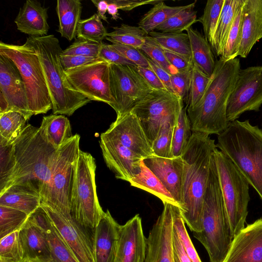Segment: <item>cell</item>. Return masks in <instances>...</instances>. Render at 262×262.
I'll list each match as a JSON object with an SVG mask.
<instances>
[{
  "instance_id": "29",
  "label": "cell",
  "mask_w": 262,
  "mask_h": 262,
  "mask_svg": "<svg viewBox=\"0 0 262 262\" xmlns=\"http://www.w3.org/2000/svg\"><path fill=\"white\" fill-rule=\"evenodd\" d=\"M42 202L37 193L16 186H11L0 193V205L21 211L29 216L35 212Z\"/></svg>"
},
{
  "instance_id": "55",
  "label": "cell",
  "mask_w": 262,
  "mask_h": 262,
  "mask_svg": "<svg viewBox=\"0 0 262 262\" xmlns=\"http://www.w3.org/2000/svg\"><path fill=\"white\" fill-rule=\"evenodd\" d=\"M164 52L169 62L178 72H183L193 67V62L185 57L166 50Z\"/></svg>"
},
{
  "instance_id": "38",
  "label": "cell",
  "mask_w": 262,
  "mask_h": 262,
  "mask_svg": "<svg viewBox=\"0 0 262 262\" xmlns=\"http://www.w3.org/2000/svg\"><path fill=\"white\" fill-rule=\"evenodd\" d=\"M114 30L107 33L105 39L111 43H118L140 49L146 36L148 35L139 27L122 24L113 27Z\"/></svg>"
},
{
  "instance_id": "37",
  "label": "cell",
  "mask_w": 262,
  "mask_h": 262,
  "mask_svg": "<svg viewBox=\"0 0 262 262\" xmlns=\"http://www.w3.org/2000/svg\"><path fill=\"white\" fill-rule=\"evenodd\" d=\"M192 135V131L187 109L183 106L181 109L174 128L170 158L178 157L182 155Z\"/></svg>"
},
{
  "instance_id": "14",
  "label": "cell",
  "mask_w": 262,
  "mask_h": 262,
  "mask_svg": "<svg viewBox=\"0 0 262 262\" xmlns=\"http://www.w3.org/2000/svg\"><path fill=\"white\" fill-rule=\"evenodd\" d=\"M262 104V66L240 69L227 103V121H234L246 111H258Z\"/></svg>"
},
{
  "instance_id": "43",
  "label": "cell",
  "mask_w": 262,
  "mask_h": 262,
  "mask_svg": "<svg viewBox=\"0 0 262 262\" xmlns=\"http://www.w3.org/2000/svg\"><path fill=\"white\" fill-rule=\"evenodd\" d=\"M172 230L179 237L187 256L192 262H202L186 230L185 222L177 206L170 204Z\"/></svg>"
},
{
  "instance_id": "58",
  "label": "cell",
  "mask_w": 262,
  "mask_h": 262,
  "mask_svg": "<svg viewBox=\"0 0 262 262\" xmlns=\"http://www.w3.org/2000/svg\"><path fill=\"white\" fill-rule=\"evenodd\" d=\"M147 60L150 67L155 72L166 90L171 93H174L171 86L170 74L149 58L147 57Z\"/></svg>"
},
{
  "instance_id": "25",
  "label": "cell",
  "mask_w": 262,
  "mask_h": 262,
  "mask_svg": "<svg viewBox=\"0 0 262 262\" xmlns=\"http://www.w3.org/2000/svg\"><path fill=\"white\" fill-rule=\"evenodd\" d=\"M262 38V0H245L242 12V39L237 56L246 58Z\"/></svg>"
},
{
  "instance_id": "60",
  "label": "cell",
  "mask_w": 262,
  "mask_h": 262,
  "mask_svg": "<svg viewBox=\"0 0 262 262\" xmlns=\"http://www.w3.org/2000/svg\"><path fill=\"white\" fill-rule=\"evenodd\" d=\"M91 2L96 7L97 9V14L99 17L101 19L108 22L107 18L105 15L108 5L107 0H92Z\"/></svg>"
},
{
  "instance_id": "52",
  "label": "cell",
  "mask_w": 262,
  "mask_h": 262,
  "mask_svg": "<svg viewBox=\"0 0 262 262\" xmlns=\"http://www.w3.org/2000/svg\"><path fill=\"white\" fill-rule=\"evenodd\" d=\"M111 45L124 57L134 62L137 67H149L147 57L139 49L131 46L115 42L112 43Z\"/></svg>"
},
{
  "instance_id": "47",
  "label": "cell",
  "mask_w": 262,
  "mask_h": 262,
  "mask_svg": "<svg viewBox=\"0 0 262 262\" xmlns=\"http://www.w3.org/2000/svg\"><path fill=\"white\" fill-rule=\"evenodd\" d=\"M224 0L207 1L202 16L199 21L202 23L204 36L210 44L219 19Z\"/></svg>"
},
{
  "instance_id": "32",
  "label": "cell",
  "mask_w": 262,
  "mask_h": 262,
  "mask_svg": "<svg viewBox=\"0 0 262 262\" xmlns=\"http://www.w3.org/2000/svg\"><path fill=\"white\" fill-rule=\"evenodd\" d=\"M40 128L49 142L56 149L73 136L70 121L62 115L52 114L43 117Z\"/></svg>"
},
{
  "instance_id": "2",
  "label": "cell",
  "mask_w": 262,
  "mask_h": 262,
  "mask_svg": "<svg viewBox=\"0 0 262 262\" xmlns=\"http://www.w3.org/2000/svg\"><path fill=\"white\" fill-rule=\"evenodd\" d=\"M13 145L16 166L8 188L16 186L31 190L39 194L42 200L58 149L49 142L40 127L30 124Z\"/></svg>"
},
{
  "instance_id": "63",
  "label": "cell",
  "mask_w": 262,
  "mask_h": 262,
  "mask_svg": "<svg viewBox=\"0 0 262 262\" xmlns=\"http://www.w3.org/2000/svg\"><path fill=\"white\" fill-rule=\"evenodd\" d=\"M22 262H31V261H28V260H24V261H22Z\"/></svg>"
},
{
  "instance_id": "10",
  "label": "cell",
  "mask_w": 262,
  "mask_h": 262,
  "mask_svg": "<svg viewBox=\"0 0 262 262\" xmlns=\"http://www.w3.org/2000/svg\"><path fill=\"white\" fill-rule=\"evenodd\" d=\"M80 136L75 134L58 149L44 203L68 218H72L70 201L75 164L79 151Z\"/></svg>"
},
{
  "instance_id": "53",
  "label": "cell",
  "mask_w": 262,
  "mask_h": 262,
  "mask_svg": "<svg viewBox=\"0 0 262 262\" xmlns=\"http://www.w3.org/2000/svg\"><path fill=\"white\" fill-rule=\"evenodd\" d=\"M98 57L110 64L137 66L134 62L124 57L111 44L102 42Z\"/></svg>"
},
{
  "instance_id": "19",
  "label": "cell",
  "mask_w": 262,
  "mask_h": 262,
  "mask_svg": "<svg viewBox=\"0 0 262 262\" xmlns=\"http://www.w3.org/2000/svg\"><path fill=\"white\" fill-rule=\"evenodd\" d=\"M0 91L8 100L11 111L22 114L28 120L33 115L30 111L26 88L15 64L0 54Z\"/></svg>"
},
{
  "instance_id": "23",
  "label": "cell",
  "mask_w": 262,
  "mask_h": 262,
  "mask_svg": "<svg viewBox=\"0 0 262 262\" xmlns=\"http://www.w3.org/2000/svg\"><path fill=\"white\" fill-rule=\"evenodd\" d=\"M119 225L108 210L104 212L91 237L95 262H115Z\"/></svg>"
},
{
  "instance_id": "40",
  "label": "cell",
  "mask_w": 262,
  "mask_h": 262,
  "mask_svg": "<svg viewBox=\"0 0 262 262\" xmlns=\"http://www.w3.org/2000/svg\"><path fill=\"white\" fill-rule=\"evenodd\" d=\"M16 166L13 144H8L0 139V193L9 186Z\"/></svg>"
},
{
  "instance_id": "28",
  "label": "cell",
  "mask_w": 262,
  "mask_h": 262,
  "mask_svg": "<svg viewBox=\"0 0 262 262\" xmlns=\"http://www.w3.org/2000/svg\"><path fill=\"white\" fill-rule=\"evenodd\" d=\"M82 9V6L79 0L57 1L56 10L59 19L57 31L69 41H72L77 37Z\"/></svg>"
},
{
  "instance_id": "1",
  "label": "cell",
  "mask_w": 262,
  "mask_h": 262,
  "mask_svg": "<svg viewBox=\"0 0 262 262\" xmlns=\"http://www.w3.org/2000/svg\"><path fill=\"white\" fill-rule=\"evenodd\" d=\"M216 148L209 135L192 132L182 153L183 178L181 213L193 232L201 231V216L209 178L211 159Z\"/></svg>"
},
{
  "instance_id": "59",
  "label": "cell",
  "mask_w": 262,
  "mask_h": 262,
  "mask_svg": "<svg viewBox=\"0 0 262 262\" xmlns=\"http://www.w3.org/2000/svg\"><path fill=\"white\" fill-rule=\"evenodd\" d=\"M113 1L117 6L118 9L127 11L142 5L147 4L155 5L163 1L113 0Z\"/></svg>"
},
{
  "instance_id": "5",
  "label": "cell",
  "mask_w": 262,
  "mask_h": 262,
  "mask_svg": "<svg viewBox=\"0 0 262 262\" xmlns=\"http://www.w3.org/2000/svg\"><path fill=\"white\" fill-rule=\"evenodd\" d=\"M219 148L235 164L262 200V130L236 120L217 136Z\"/></svg>"
},
{
  "instance_id": "54",
  "label": "cell",
  "mask_w": 262,
  "mask_h": 262,
  "mask_svg": "<svg viewBox=\"0 0 262 262\" xmlns=\"http://www.w3.org/2000/svg\"><path fill=\"white\" fill-rule=\"evenodd\" d=\"M60 59L64 71L101 60L99 57H90L77 55H60Z\"/></svg>"
},
{
  "instance_id": "48",
  "label": "cell",
  "mask_w": 262,
  "mask_h": 262,
  "mask_svg": "<svg viewBox=\"0 0 262 262\" xmlns=\"http://www.w3.org/2000/svg\"><path fill=\"white\" fill-rule=\"evenodd\" d=\"M146 56L157 63L169 74H176L178 71L168 61L164 50L152 37L147 35L144 43L140 48Z\"/></svg>"
},
{
  "instance_id": "49",
  "label": "cell",
  "mask_w": 262,
  "mask_h": 262,
  "mask_svg": "<svg viewBox=\"0 0 262 262\" xmlns=\"http://www.w3.org/2000/svg\"><path fill=\"white\" fill-rule=\"evenodd\" d=\"M210 80V77L205 74L193 64L191 88L186 109L193 107L204 95Z\"/></svg>"
},
{
  "instance_id": "3",
  "label": "cell",
  "mask_w": 262,
  "mask_h": 262,
  "mask_svg": "<svg viewBox=\"0 0 262 262\" xmlns=\"http://www.w3.org/2000/svg\"><path fill=\"white\" fill-rule=\"evenodd\" d=\"M241 69L239 59L216 60L207 88L200 101L187 109L192 132L209 135L223 132L228 126L227 103Z\"/></svg>"
},
{
  "instance_id": "16",
  "label": "cell",
  "mask_w": 262,
  "mask_h": 262,
  "mask_svg": "<svg viewBox=\"0 0 262 262\" xmlns=\"http://www.w3.org/2000/svg\"><path fill=\"white\" fill-rule=\"evenodd\" d=\"M56 228L79 262H95L93 244L86 229L73 218H68L41 203Z\"/></svg>"
},
{
  "instance_id": "30",
  "label": "cell",
  "mask_w": 262,
  "mask_h": 262,
  "mask_svg": "<svg viewBox=\"0 0 262 262\" xmlns=\"http://www.w3.org/2000/svg\"><path fill=\"white\" fill-rule=\"evenodd\" d=\"M186 31L190 40L193 63L207 76L211 77L216 61L210 44L196 29L190 27Z\"/></svg>"
},
{
  "instance_id": "56",
  "label": "cell",
  "mask_w": 262,
  "mask_h": 262,
  "mask_svg": "<svg viewBox=\"0 0 262 262\" xmlns=\"http://www.w3.org/2000/svg\"><path fill=\"white\" fill-rule=\"evenodd\" d=\"M137 68L141 75L154 90H167L163 83L150 66L148 68L137 66Z\"/></svg>"
},
{
  "instance_id": "45",
  "label": "cell",
  "mask_w": 262,
  "mask_h": 262,
  "mask_svg": "<svg viewBox=\"0 0 262 262\" xmlns=\"http://www.w3.org/2000/svg\"><path fill=\"white\" fill-rule=\"evenodd\" d=\"M245 2L239 7L224 47L220 57L230 60L237 58L242 39V12Z\"/></svg>"
},
{
  "instance_id": "39",
  "label": "cell",
  "mask_w": 262,
  "mask_h": 262,
  "mask_svg": "<svg viewBox=\"0 0 262 262\" xmlns=\"http://www.w3.org/2000/svg\"><path fill=\"white\" fill-rule=\"evenodd\" d=\"M196 1L188 7L169 18L155 29L162 33H179L187 31L196 21V11L193 9Z\"/></svg>"
},
{
  "instance_id": "24",
  "label": "cell",
  "mask_w": 262,
  "mask_h": 262,
  "mask_svg": "<svg viewBox=\"0 0 262 262\" xmlns=\"http://www.w3.org/2000/svg\"><path fill=\"white\" fill-rule=\"evenodd\" d=\"M24 260L50 262L51 249L44 229L30 216L19 230Z\"/></svg>"
},
{
  "instance_id": "42",
  "label": "cell",
  "mask_w": 262,
  "mask_h": 262,
  "mask_svg": "<svg viewBox=\"0 0 262 262\" xmlns=\"http://www.w3.org/2000/svg\"><path fill=\"white\" fill-rule=\"evenodd\" d=\"M29 216L21 211L0 205V238L20 230Z\"/></svg>"
},
{
  "instance_id": "20",
  "label": "cell",
  "mask_w": 262,
  "mask_h": 262,
  "mask_svg": "<svg viewBox=\"0 0 262 262\" xmlns=\"http://www.w3.org/2000/svg\"><path fill=\"white\" fill-rule=\"evenodd\" d=\"M146 248V238L139 214L119 225L115 262H145Z\"/></svg>"
},
{
  "instance_id": "12",
  "label": "cell",
  "mask_w": 262,
  "mask_h": 262,
  "mask_svg": "<svg viewBox=\"0 0 262 262\" xmlns=\"http://www.w3.org/2000/svg\"><path fill=\"white\" fill-rule=\"evenodd\" d=\"M110 66L111 91L119 117L130 112L154 89L139 73L137 66L113 63Z\"/></svg>"
},
{
  "instance_id": "27",
  "label": "cell",
  "mask_w": 262,
  "mask_h": 262,
  "mask_svg": "<svg viewBox=\"0 0 262 262\" xmlns=\"http://www.w3.org/2000/svg\"><path fill=\"white\" fill-rule=\"evenodd\" d=\"M30 216L47 234L51 254L50 262H79L41 206Z\"/></svg>"
},
{
  "instance_id": "11",
  "label": "cell",
  "mask_w": 262,
  "mask_h": 262,
  "mask_svg": "<svg viewBox=\"0 0 262 262\" xmlns=\"http://www.w3.org/2000/svg\"><path fill=\"white\" fill-rule=\"evenodd\" d=\"M183 100L165 90H154L131 111L137 117L151 145L162 125L178 118Z\"/></svg>"
},
{
  "instance_id": "35",
  "label": "cell",
  "mask_w": 262,
  "mask_h": 262,
  "mask_svg": "<svg viewBox=\"0 0 262 262\" xmlns=\"http://www.w3.org/2000/svg\"><path fill=\"white\" fill-rule=\"evenodd\" d=\"M189 6V4L185 6H169L162 1L155 5L142 17L138 23V27L148 34L154 31L159 25Z\"/></svg>"
},
{
  "instance_id": "6",
  "label": "cell",
  "mask_w": 262,
  "mask_h": 262,
  "mask_svg": "<svg viewBox=\"0 0 262 262\" xmlns=\"http://www.w3.org/2000/svg\"><path fill=\"white\" fill-rule=\"evenodd\" d=\"M27 41L39 59L55 115H72L91 100L76 91L69 82L60 57L62 50L54 35L29 36Z\"/></svg>"
},
{
  "instance_id": "36",
  "label": "cell",
  "mask_w": 262,
  "mask_h": 262,
  "mask_svg": "<svg viewBox=\"0 0 262 262\" xmlns=\"http://www.w3.org/2000/svg\"><path fill=\"white\" fill-rule=\"evenodd\" d=\"M28 120L20 113L10 111L0 114V139L13 144L20 136Z\"/></svg>"
},
{
  "instance_id": "18",
  "label": "cell",
  "mask_w": 262,
  "mask_h": 262,
  "mask_svg": "<svg viewBox=\"0 0 262 262\" xmlns=\"http://www.w3.org/2000/svg\"><path fill=\"white\" fill-rule=\"evenodd\" d=\"M163 205L161 214L146 238L145 262H174L170 204L165 203Z\"/></svg>"
},
{
  "instance_id": "44",
  "label": "cell",
  "mask_w": 262,
  "mask_h": 262,
  "mask_svg": "<svg viewBox=\"0 0 262 262\" xmlns=\"http://www.w3.org/2000/svg\"><path fill=\"white\" fill-rule=\"evenodd\" d=\"M178 118L168 120L162 125L151 144L154 155L170 157L173 133Z\"/></svg>"
},
{
  "instance_id": "57",
  "label": "cell",
  "mask_w": 262,
  "mask_h": 262,
  "mask_svg": "<svg viewBox=\"0 0 262 262\" xmlns=\"http://www.w3.org/2000/svg\"><path fill=\"white\" fill-rule=\"evenodd\" d=\"M172 251L174 262H192L187 256L178 236L173 230Z\"/></svg>"
},
{
  "instance_id": "62",
  "label": "cell",
  "mask_w": 262,
  "mask_h": 262,
  "mask_svg": "<svg viewBox=\"0 0 262 262\" xmlns=\"http://www.w3.org/2000/svg\"><path fill=\"white\" fill-rule=\"evenodd\" d=\"M11 111L10 105L4 94L0 91V114Z\"/></svg>"
},
{
  "instance_id": "34",
  "label": "cell",
  "mask_w": 262,
  "mask_h": 262,
  "mask_svg": "<svg viewBox=\"0 0 262 262\" xmlns=\"http://www.w3.org/2000/svg\"><path fill=\"white\" fill-rule=\"evenodd\" d=\"M148 35L155 38L163 49L179 54L192 62L190 42L187 33H162L152 31Z\"/></svg>"
},
{
  "instance_id": "9",
  "label": "cell",
  "mask_w": 262,
  "mask_h": 262,
  "mask_svg": "<svg viewBox=\"0 0 262 262\" xmlns=\"http://www.w3.org/2000/svg\"><path fill=\"white\" fill-rule=\"evenodd\" d=\"M214 156L224 202L234 237L245 228L250 201L249 183L235 164L217 148Z\"/></svg>"
},
{
  "instance_id": "7",
  "label": "cell",
  "mask_w": 262,
  "mask_h": 262,
  "mask_svg": "<svg viewBox=\"0 0 262 262\" xmlns=\"http://www.w3.org/2000/svg\"><path fill=\"white\" fill-rule=\"evenodd\" d=\"M94 158L80 150L74 169L70 207L73 219L82 227L93 230L104 214L97 195Z\"/></svg>"
},
{
  "instance_id": "8",
  "label": "cell",
  "mask_w": 262,
  "mask_h": 262,
  "mask_svg": "<svg viewBox=\"0 0 262 262\" xmlns=\"http://www.w3.org/2000/svg\"><path fill=\"white\" fill-rule=\"evenodd\" d=\"M0 54L10 59L17 67L26 90L28 104L34 115L46 114L52 104L39 59L30 44H8L1 41Z\"/></svg>"
},
{
  "instance_id": "17",
  "label": "cell",
  "mask_w": 262,
  "mask_h": 262,
  "mask_svg": "<svg viewBox=\"0 0 262 262\" xmlns=\"http://www.w3.org/2000/svg\"><path fill=\"white\" fill-rule=\"evenodd\" d=\"M99 144L105 163L116 178L129 182L139 174L143 160L141 156L101 134Z\"/></svg>"
},
{
  "instance_id": "46",
  "label": "cell",
  "mask_w": 262,
  "mask_h": 262,
  "mask_svg": "<svg viewBox=\"0 0 262 262\" xmlns=\"http://www.w3.org/2000/svg\"><path fill=\"white\" fill-rule=\"evenodd\" d=\"M24 252L19 237V230L1 239L0 262H22Z\"/></svg>"
},
{
  "instance_id": "22",
  "label": "cell",
  "mask_w": 262,
  "mask_h": 262,
  "mask_svg": "<svg viewBox=\"0 0 262 262\" xmlns=\"http://www.w3.org/2000/svg\"><path fill=\"white\" fill-rule=\"evenodd\" d=\"M170 193L180 209L182 206L183 161L181 156L163 158L152 155L143 160Z\"/></svg>"
},
{
  "instance_id": "15",
  "label": "cell",
  "mask_w": 262,
  "mask_h": 262,
  "mask_svg": "<svg viewBox=\"0 0 262 262\" xmlns=\"http://www.w3.org/2000/svg\"><path fill=\"white\" fill-rule=\"evenodd\" d=\"M101 135L118 141L143 159L154 155L151 145L139 119L132 111L117 117Z\"/></svg>"
},
{
  "instance_id": "21",
  "label": "cell",
  "mask_w": 262,
  "mask_h": 262,
  "mask_svg": "<svg viewBox=\"0 0 262 262\" xmlns=\"http://www.w3.org/2000/svg\"><path fill=\"white\" fill-rule=\"evenodd\" d=\"M223 262H262V218L234 237Z\"/></svg>"
},
{
  "instance_id": "50",
  "label": "cell",
  "mask_w": 262,
  "mask_h": 262,
  "mask_svg": "<svg viewBox=\"0 0 262 262\" xmlns=\"http://www.w3.org/2000/svg\"><path fill=\"white\" fill-rule=\"evenodd\" d=\"M101 44L79 39L60 53L62 56L77 55L98 58Z\"/></svg>"
},
{
  "instance_id": "51",
  "label": "cell",
  "mask_w": 262,
  "mask_h": 262,
  "mask_svg": "<svg viewBox=\"0 0 262 262\" xmlns=\"http://www.w3.org/2000/svg\"><path fill=\"white\" fill-rule=\"evenodd\" d=\"M193 68L183 72L170 74V80L173 93L183 100L190 93ZM188 98V97H187Z\"/></svg>"
},
{
  "instance_id": "41",
  "label": "cell",
  "mask_w": 262,
  "mask_h": 262,
  "mask_svg": "<svg viewBox=\"0 0 262 262\" xmlns=\"http://www.w3.org/2000/svg\"><path fill=\"white\" fill-rule=\"evenodd\" d=\"M107 30L97 13L79 22L77 37L79 39L101 43L105 39Z\"/></svg>"
},
{
  "instance_id": "61",
  "label": "cell",
  "mask_w": 262,
  "mask_h": 262,
  "mask_svg": "<svg viewBox=\"0 0 262 262\" xmlns=\"http://www.w3.org/2000/svg\"><path fill=\"white\" fill-rule=\"evenodd\" d=\"M107 1L108 4L107 12L112 16L113 19L117 20L120 18L118 13V8L113 2V0H107Z\"/></svg>"
},
{
  "instance_id": "31",
  "label": "cell",
  "mask_w": 262,
  "mask_h": 262,
  "mask_svg": "<svg viewBox=\"0 0 262 262\" xmlns=\"http://www.w3.org/2000/svg\"><path fill=\"white\" fill-rule=\"evenodd\" d=\"M244 0H224L221 13L210 43L212 51L221 56L236 13Z\"/></svg>"
},
{
  "instance_id": "4",
  "label": "cell",
  "mask_w": 262,
  "mask_h": 262,
  "mask_svg": "<svg viewBox=\"0 0 262 262\" xmlns=\"http://www.w3.org/2000/svg\"><path fill=\"white\" fill-rule=\"evenodd\" d=\"M201 224V231L193 232V236L207 250L210 262H223L233 237L224 202L214 152L204 198Z\"/></svg>"
},
{
  "instance_id": "33",
  "label": "cell",
  "mask_w": 262,
  "mask_h": 262,
  "mask_svg": "<svg viewBox=\"0 0 262 262\" xmlns=\"http://www.w3.org/2000/svg\"><path fill=\"white\" fill-rule=\"evenodd\" d=\"M129 183L133 187L141 189L156 196L163 203H167L178 207L170 193L155 174L145 165L143 160L140 172Z\"/></svg>"
},
{
  "instance_id": "26",
  "label": "cell",
  "mask_w": 262,
  "mask_h": 262,
  "mask_svg": "<svg viewBox=\"0 0 262 262\" xmlns=\"http://www.w3.org/2000/svg\"><path fill=\"white\" fill-rule=\"evenodd\" d=\"M48 18V8L37 1L27 0L20 8L14 23L21 33L30 36H43L49 31Z\"/></svg>"
},
{
  "instance_id": "13",
  "label": "cell",
  "mask_w": 262,
  "mask_h": 262,
  "mask_svg": "<svg viewBox=\"0 0 262 262\" xmlns=\"http://www.w3.org/2000/svg\"><path fill=\"white\" fill-rule=\"evenodd\" d=\"M72 86L90 100L107 103L114 110L116 102L111 88L110 63L99 60L64 71Z\"/></svg>"
}]
</instances>
